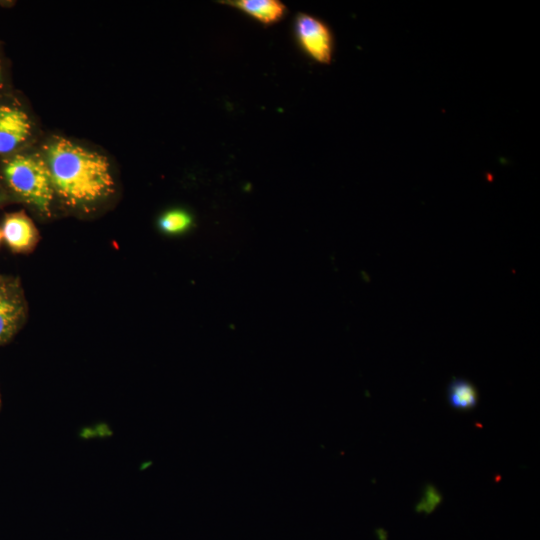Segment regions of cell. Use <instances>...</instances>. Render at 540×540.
Wrapping results in <instances>:
<instances>
[{
  "label": "cell",
  "mask_w": 540,
  "mask_h": 540,
  "mask_svg": "<svg viewBox=\"0 0 540 540\" xmlns=\"http://www.w3.org/2000/svg\"><path fill=\"white\" fill-rule=\"evenodd\" d=\"M55 195L67 206L86 207L114 191V179L108 160L67 139H53L45 147Z\"/></svg>",
  "instance_id": "6da1fadb"
},
{
  "label": "cell",
  "mask_w": 540,
  "mask_h": 540,
  "mask_svg": "<svg viewBox=\"0 0 540 540\" xmlns=\"http://www.w3.org/2000/svg\"><path fill=\"white\" fill-rule=\"evenodd\" d=\"M4 176L10 188L19 197L43 214H50L55 192L44 158L16 155L5 163Z\"/></svg>",
  "instance_id": "7a4b0ae2"
},
{
  "label": "cell",
  "mask_w": 540,
  "mask_h": 540,
  "mask_svg": "<svg viewBox=\"0 0 540 540\" xmlns=\"http://www.w3.org/2000/svg\"><path fill=\"white\" fill-rule=\"evenodd\" d=\"M1 238H2V233H1V231H0V240H1Z\"/></svg>",
  "instance_id": "30bf717a"
},
{
  "label": "cell",
  "mask_w": 540,
  "mask_h": 540,
  "mask_svg": "<svg viewBox=\"0 0 540 540\" xmlns=\"http://www.w3.org/2000/svg\"><path fill=\"white\" fill-rule=\"evenodd\" d=\"M295 31L302 50L315 62L329 65L333 60L335 41L330 27L321 19L299 13Z\"/></svg>",
  "instance_id": "3957f363"
},
{
  "label": "cell",
  "mask_w": 540,
  "mask_h": 540,
  "mask_svg": "<svg viewBox=\"0 0 540 540\" xmlns=\"http://www.w3.org/2000/svg\"><path fill=\"white\" fill-rule=\"evenodd\" d=\"M31 131V124L22 110L0 106V154H6L22 144Z\"/></svg>",
  "instance_id": "277c9868"
},
{
  "label": "cell",
  "mask_w": 540,
  "mask_h": 540,
  "mask_svg": "<svg viewBox=\"0 0 540 540\" xmlns=\"http://www.w3.org/2000/svg\"><path fill=\"white\" fill-rule=\"evenodd\" d=\"M448 402L451 407L458 410L472 409L478 402L477 390L471 382L454 378L448 386Z\"/></svg>",
  "instance_id": "ba28073f"
},
{
  "label": "cell",
  "mask_w": 540,
  "mask_h": 540,
  "mask_svg": "<svg viewBox=\"0 0 540 540\" xmlns=\"http://www.w3.org/2000/svg\"><path fill=\"white\" fill-rule=\"evenodd\" d=\"M1 233L9 247L16 252L30 251L38 241V232L35 225L23 213H14L7 216Z\"/></svg>",
  "instance_id": "5b68a950"
},
{
  "label": "cell",
  "mask_w": 540,
  "mask_h": 540,
  "mask_svg": "<svg viewBox=\"0 0 540 540\" xmlns=\"http://www.w3.org/2000/svg\"><path fill=\"white\" fill-rule=\"evenodd\" d=\"M23 314L20 299L0 286V344L15 332Z\"/></svg>",
  "instance_id": "52a82bcc"
},
{
  "label": "cell",
  "mask_w": 540,
  "mask_h": 540,
  "mask_svg": "<svg viewBox=\"0 0 540 540\" xmlns=\"http://www.w3.org/2000/svg\"><path fill=\"white\" fill-rule=\"evenodd\" d=\"M222 3L242 10L265 25L280 21L286 12V6L278 0H236Z\"/></svg>",
  "instance_id": "8992f818"
},
{
  "label": "cell",
  "mask_w": 540,
  "mask_h": 540,
  "mask_svg": "<svg viewBox=\"0 0 540 540\" xmlns=\"http://www.w3.org/2000/svg\"><path fill=\"white\" fill-rule=\"evenodd\" d=\"M192 224L190 214L181 209H173L161 215L159 228L166 234H180L188 230Z\"/></svg>",
  "instance_id": "9c48e42d"
}]
</instances>
